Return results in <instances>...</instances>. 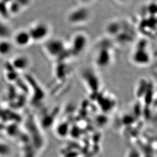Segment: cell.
Segmentation results:
<instances>
[{"mask_svg":"<svg viewBox=\"0 0 157 157\" xmlns=\"http://www.w3.org/2000/svg\"><path fill=\"white\" fill-rule=\"evenodd\" d=\"M44 49L47 55L58 62H64L70 55L68 46L59 38L47 39L44 41Z\"/></svg>","mask_w":157,"mask_h":157,"instance_id":"6da1fadb","label":"cell"},{"mask_svg":"<svg viewBox=\"0 0 157 157\" xmlns=\"http://www.w3.org/2000/svg\"><path fill=\"white\" fill-rule=\"evenodd\" d=\"M132 60L139 66H145L149 64L151 56L148 50V43L145 39L140 40L135 47L132 54Z\"/></svg>","mask_w":157,"mask_h":157,"instance_id":"7a4b0ae2","label":"cell"},{"mask_svg":"<svg viewBox=\"0 0 157 157\" xmlns=\"http://www.w3.org/2000/svg\"><path fill=\"white\" fill-rule=\"evenodd\" d=\"M88 44V37L83 32H79L73 35L68 47V51L71 57H78L82 55L87 48Z\"/></svg>","mask_w":157,"mask_h":157,"instance_id":"3957f363","label":"cell"},{"mask_svg":"<svg viewBox=\"0 0 157 157\" xmlns=\"http://www.w3.org/2000/svg\"><path fill=\"white\" fill-rule=\"evenodd\" d=\"M32 42L40 43L46 41L51 33L50 26L42 21L37 22L31 24L27 29Z\"/></svg>","mask_w":157,"mask_h":157,"instance_id":"277c9868","label":"cell"},{"mask_svg":"<svg viewBox=\"0 0 157 157\" xmlns=\"http://www.w3.org/2000/svg\"><path fill=\"white\" fill-rule=\"evenodd\" d=\"M91 17V12L87 6L80 5L71 10L68 14L67 19L72 25L79 26L87 23Z\"/></svg>","mask_w":157,"mask_h":157,"instance_id":"5b68a950","label":"cell"},{"mask_svg":"<svg viewBox=\"0 0 157 157\" xmlns=\"http://www.w3.org/2000/svg\"><path fill=\"white\" fill-rule=\"evenodd\" d=\"M112 58V50L111 46L108 43H102L95 54L94 62L98 67L105 68L111 64Z\"/></svg>","mask_w":157,"mask_h":157,"instance_id":"8992f818","label":"cell"},{"mask_svg":"<svg viewBox=\"0 0 157 157\" xmlns=\"http://www.w3.org/2000/svg\"><path fill=\"white\" fill-rule=\"evenodd\" d=\"M12 42L14 47L23 48L32 43L31 37L27 30H20L12 34Z\"/></svg>","mask_w":157,"mask_h":157,"instance_id":"52a82bcc","label":"cell"},{"mask_svg":"<svg viewBox=\"0 0 157 157\" xmlns=\"http://www.w3.org/2000/svg\"><path fill=\"white\" fill-rule=\"evenodd\" d=\"M11 64L18 71H24L30 66V59L25 55H17L12 58Z\"/></svg>","mask_w":157,"mask_h":157,"instance_id":"ba28073f","label":"cell"},{"mask_svg":"<svg viewBox=\"0 0 157 157\" xmlns=\"http://www.w3.org/2000/svg\"><path fill=\"white\" fill-rule=\"evenodd\" d=\"M123 28V24L120 20H113L106 26V33L112 37H116L121 32Z\"/></svg>","mask_w":157,"mask_h":157,"instance_id":"9c48e42d","label":"cell"},{"mask_svg":"<svg viewBox=\"0 0 157 157\" xmlns=\"http://www.w3.org/2000/svg\"><path fill=\"white\" fill-rule=\"evenodd\" d=\"M14 44L9 39L0 40V57H6L10 55L14 49Z\"/></svg>","mask_w":157,"mask_h":157,"instance_id":"30bf717a","label":"cell"},{"mask_svg":"<svg viewBox=\"0 0 157 157\" xmlns=\"http://www.w3.org/2000/svg\"><path fill=\"white\" fill-rule=\"evenodd\" d=\"M12 35L10 27L4 23V20H0V40L9 39Z\"/></svg>","mask_w":157,"mask_h":157,"instance_id":"8fae6325","label":"cell"},{"mask_svg":"<svg viewBox=\"0 0 157 157\" xmlns=\"http://www.w3.org/2000/svg\"><path fill=\"white\" fill-rule=\"evenodd\" d=\"M78 1L80 3L81 5L88 6V5L91 4L94 0H78Z\"/></svg>","mask_w":157,"mask_h":157,"instance_id":"7c38bea8","label":"cell"},{"mask_svg":"<svg viewBox=\"0 0 157 157\" xmlns=\"http://www.w3.org/2000/svg\"><path fill=\"white\" fill-rule=\"evenodd\" d=\"M119 1H121V2H125V1H128V0H119Z\"/></svg>","mask_w":157,"mask_h":157,"instance_id":"4fadbf2b","label":"cell"}]
</instances>
